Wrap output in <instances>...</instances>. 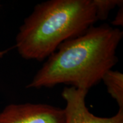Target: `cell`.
<instances>
[{
	"label": "cell",
	"instance_id": "obj_4",
	"mask_svg": "<svg viewBox=\"0 0 123 123\" xmlns=\"http://www.w3.org/2000/svg\"><path fill=\"white\" fill-rule=\"evenodd\" d=\"M87 92L73 87L64 88L62 96L66 103L64 123H123V109L110 117H100L91 113L86 104Z\"/></svg>",
	"mask_w": 123,
	"mask_h": 123
},
{
	"label": "cell",
	"instance_id": "obj_6",
	"mask_svg": "<svg viewBox=\"0 0 123 123\" xmlns=\"http://www.w3.org/2000/svg\"><path fill=\"white\" fill-rule=\"evenodd\" d=\"M96 11L97 19L104 20L109 13L116 7L123 6L122 0H92Z\"/></svg>",
	"mask_w": 123,
	"mask_h": 123
},
{
	"label": "cell",
	"instance_id": "obj_2",
	"mask_svg": "<svg viewBox=\"0 0 123 123\" xmlns=\"http://www.w3.org/2000/svg\"><path fill=\"white\" fill-rule=\"evenodd\" d=\"M97 21L92 0L41 2L20 27L15 47L24 59L42 61L66 41L84 33Z\"/></svg>",
	"mask_w": 123,
	"mask_h": 123
},
{
	"label": "cell",
	"instance_id": "obj_3",
	"mask_svg": "<svg viewBox=\"0 0 123 123\" xmlns=\"http://www.w3.org/2000/svg\"><path fill=\"white\" fill-rule=\"evenodd\" d=\"M64 110L43 104H12L0 112V123H64Z\"/></svg>",
	"mask_w": 123,
	"mask_h": 123
},
{
	"label": "cell",
	"instance_id": "obj_5",
	"mask_svg": "<svg viewBox=\"0 0 123 123\" xmlns=\"http://www.w3.org/2000/svg\"><path fill=\"white\" fill-rule=\"evenodd\" d=\"M107 91L116 101L119 109H123V74L119 71L111 70L107 72L102 80Z\"/></svg>",
	"mask_w": 123,
	"mask_h": 123
},
{
	"label": "cell",
	"instance_id": "obj_7",
	"mask_svg": "<svg viewBox=\"0 0 123 123\" xmlns=\"http://www.w3.org/2000/svg\"><path fill=\"white\" fill-rule=\"evenodd\" d=\"M112 24L114 26H123V6L119 7L116 15L112 21Z\"/></svg>",
	"mask_w": 123,
	"mask_h": 123
},
{
	"label": "cell",
	"instance_id": "obj_1",
	"mask_svg": "<svg viewBox=\"0 0 123 123\" xmlns=\"http://www.w3.org/2000/svg\"><path fill=\"white\" fill-rule=\"evenodd\" d=\"M123 36L119 28L92 26L62 44L47 58L27 88L64 84L88 91L117 63L116 50Z\"/></svg>",
	"mask_w": 123,
	"mask_h": 123
},
{
	"label": "cell",
	"instance_id": "obj_8",
	"mask_svg": "<svg viewBox=\"0 0 123 123\" xmlns=\"http://www.w3.org/2000/svg\"><path fill=\"white\" fill-rule=\"evenodd\" d=\"M8 52V50H6L4 51H0V58H2Z\"/></svg>",
	"mask_w": 123,
	"mask_h": 123
}]
</instances>
